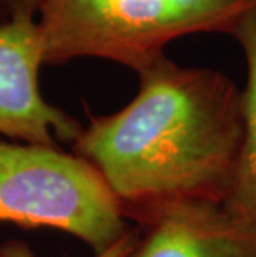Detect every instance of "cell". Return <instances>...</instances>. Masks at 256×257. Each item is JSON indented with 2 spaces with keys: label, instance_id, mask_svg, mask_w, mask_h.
I'll return each mask as SVG.
<instances>
[{
  "label": "cell",
  "instance_id": "277c9868",
  "mask_svg": "<svg viewBox=\"0 0 256 257\" xmlns=\"http://www.w3.org/2000/svg\"><path fill=\"white\" fill-rule=\"evenodd\" d=\"M42 63L39 24L32 15L14 14L0 25V135L30 145L57 146L55 138L73 143L81 126L42 96Z\"/></svg>",
  "mask_w": 256,
  "mask_h": 257
},
{
  "label": "cell",
  "instance_id": "5b68a950",
  "mask_svg": "<svg viewBox=\"0 0 256 257\" xmlns=\"http://www.w3.org/2000/svg\"><path fill=\"white\" fill-rule=\"evenodd\" d=\"M138 227L125 257H256V226L223 206H178Z\"/></svg>",
  "mask_w": 256,
  "mask_h": 257
},
{
  "label": "cell",
  "instance_id": "8992f818",
  "mask_svg": "<svg viewBox=\"0 0 256 257\" xmlns=\"http://www.w3.org/2000/svg\"><path fill=\"white\" fill-rule=\"evenodd\" d=\"M244 53L248 68L243 95L244 135L239 153L235 181L228 193L223 209L241 221L256 226V5L243 15L233 30Z\"/></svg>",
  "mask_w": 256,
  "mask_h": 257
},
{
  "label": "cell",
  "instance_id": "3957f363",
  "mask_svg": "<svg viewBox=\"0 0 256 257\" xmlns=\"http://www.w3.org/2000/svg\"><path fill=\"white\" fill-rule=\"evenodd\" d=\"M0 222L72 234L94 254L130 229L94 165L58 146L9 141H0Z\"/></svg>",
  "mask_w": 256,
  "mask_h": 257
},
{
  "label": "cell",
  "instance_id": "52a82bcc",
  "mask_svg": "<svg viewBox=\"0 0 256 257\" xmlns=\"http://www.w3.org/2000/svg\"><path fill=\"white\" fill-rule=\"evenodd\" d=\"M140 227H130L128 232L118 242L102 254H94V257H125L138 242ZM0 257H35L32 249L24 240H7L0 244Z\"/></svg>",
  "mask_w": 256,
  "mask_h": 257
},
{
  "label": "cell",
  "instance_id": "ba28073f",
  "mask_svg": "<svg viewBox=\"0 0 256 257\" xmlns=\"http://www.w3.org/2000/svg\"><path fill=\"white\" fill-rule=\"evenodd\" d=\"M14 5V14H27L34 15L35 10L40 9L43 0H10Z\"/></svg>",
  "mask_w": 256,
  "mask_h": 257
},
{
  "label": "cell",
  "instance_id": "7a4b0ae2",
  "mask_svg": "<svg viewBox=\"0 0 256 257\" xmlns=\"http://www.w3.org/2000/svg\"><path fill=\"white\" fill-rule=\"evenodd\" d=\"M256 0H43L39 24L45 63L103 58L140 72L173 40L231 35Z\"/></svg>",
  "mask_w": 256,
  "mask_h": 257
},
{
  "label": "cell",
  "instance_id": "6da1fadb",
  "mask_svg": "<svg viewBox=\"0 0 256 257\" xmlns=\"http://www.w3.org/2000/svg\"><path fill=\"white\" fill-rule=\"evenodd\" d=\"M117 113L90 116L73 153L110 186L125 219L143 226L185 204L223 206L243 146V95L213 68L161 57L138 72Z\"/></svg>",
  "mask_w": 256,
  "mask_h": 257
}]
</instances>
